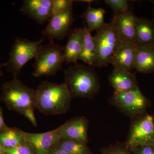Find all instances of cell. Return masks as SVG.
Here are the masks:
<instances>
[{
  "mask_svg": "<svg viewBox=\"0 0 154 154\" xmlns=\"http://www.w3.org/2000/svg\"><path fill=\"white\" fill-rule=\"evenodd\" d=\"M36 91V108L42 113L60 115L69 109L72 98L64 83L58 84L44 81Z\"/></svg>",
  "mask_w": 154,
  "mask_h": 154,
  "instance_id": "cell-1",
  "label": "cell"
},
{
  "mask_svg": "<svg viewBox=\"0 0 154 154\" xmlns=\"http://www.w3.org/2000/svg\"><path fill=\"white\" fill-rule=\"evenodd\" d=\"M64 75L72 98L93 99L100 91L99 77L91 66L74 64L64 69Z\"/></svg>",
  "mask_w": 154,
  "mask_h": 154,
  "instance_id": "cell-2",
  "label": "cell"
},
{
  "mask_svg": "<svg viewBox=\"0 0 154 154\" xmlns=\"http://www.w3.org/2000/svg\"><path fill=\"white\" fill-rule=\"evenodd\" d=\"M1 89V100L9 110L22 114L28 108H36V90L26 85L18 77L5 82Z\"/></svg>",
  "mask_w": 154,
  "mask_h": 154,
  "instance_id": "cell-3",
  "label": "cell"
},
{
  "mask_svg": "<svg viewBox=\"0 0 154 154\" xmlns=\"http://www.w3.org/2000/svg\"><path fill=\"white\" fill-rule=\"evenodd\" d=\"M63 47L55 44L53 39L38 47L33 65L32 75L35 77L53 76L62 68Z\"/></svg>",
  "mask_w": 154,
  "mask_h": 154,
  "instance_id": "cell-4",
  "label": "cell"
},
{
  "mask_svg": "<svg viewBox=\"0 0 154 154\" xmlns=\"http://www.w3.org/2000/svg\"><path fill=\"white\" fill-rule=\"evenodd\" d=\"M46 39L43 37L38 41H31L18 37L12 46L8 61L4 63V66L14 76L18 77L25 64L34 58L39 45Z\"/></svg>",
  "mask_w": 154,
  "mask_h": 154,
  "instance_id": "cell-5",
  "label": "cell"
},
{
  "mask_svg": "<svg viewBox=\"0 0 154 154\" xmlns=\"http://www.w3.org/2000/svg\"><path fill=\"white\" fill-rule=\"evenodd\" d=\"M94 37L96 52L94 66L103 67L107 66L110 63L111 58L119 42L113 19L97 31Z\"/></svg>",
  "mask_w": 154,
  "mask_h": 154,
  "instance_id": "cell-6",
  "label": "cell"
},
{
  "mask_svg": "<svg viewBox=\"0 0 154 154\" xmlns=\"http://www.w3.org/2000/svg\"><path fill=\"white\" fill-rule=\"evenodd\" d=\"M110 102L132 119L146 113L149 105L148 99L139 87L126 92H114L110 99Z\"/></svg>",
  "mask_w": 154,
  "mask_h": 154,
  "instance_id": "cell-7",
  "label": "cell"
},
{
  "mask_svg": "<svg viewBox=\"0 0 154 154\" xmlns=\"http://www.w3.org/2000/svg\"><path fill=\"white\" fill-rule=\"evenodd\" d=\"M154 144V115L145 113L133 119L124 145L128 150Z\"/></svg>",
  "mask_w": 154,
  "mask_h": 154,
  "instance_id": "cell-8",
  "label": "cell"
},
{
  "mask_svg": "<svg viewBox=\"0 0 154 154\" xmlns=\"http://www.w3.org/2000/svg\"><path fill=\"white\" fill-rule=\"evenodd\" d=\"M73 21L72 5L64 12L53 15L41 33L47 39L62 40L68 35Z\"/></svg>",
  "mask_w": 154,
  "mask_h": 154,
  "instance_id": "cell-9",
  "label": "cell"
},
{
  "mask_svg": "<svg viewBox=\"0 0 154 154\" xmlns=\"http://www.w3.org/2000/svg\"><path fill=\"white\" fill-rule=\"evenodd\" d=\"M89 123V120L85 116H77L66 121L56 131L60 139L87 144Z\"/></svg>",
  "mask_w": 154,
  "mask_h": 154,
  "instance_id": "cell-10",
  "label": "cell"
},
{
  "mask_svg": "<svg viewBox=\"0 0 154 154\" xmlns=\"http://www.w3.org/2000/svg\"><path fill=\"white\" fill-rule=\"evenodd\" d=\"M137 48L133 42L119 41L110 60L113 69L131 72Z\"/></svg>",
  "mask_w": 154,
  "mask_h": 154,
  "instance_id": "cell-11",
  "label": "cell"
},
{
  "mask_svg": "<svg viewBox=\"0 0 154 154\" xmlns=\"http://www.w3.org/2000/svg\"><path fill=\"white\" fill-rule=\"evenodd\" d=\"M20 11L38 24H43L53 15L52 0H25Z\"/></svg>",
  "mask_w": 154,
  "mask_h": 154,
  "instance_id": "cell-12",
  "label": "cell"
},
{
  "mask_svg": "<svg viewBox=\"0 0 154 154\" xmlns=\"http://www.w3.org/2000/svg\"><path fill=\"white\" fill-rule=\"evenodd\" d=\"M112 19L119 41L134 43L138 17L129 10L122 14L113 15Z\"/></svg>",
  "mask_w": 154,
  "mask_h": 154,
  "instance_id": "cell-13",
  "label": "cell"
},
{
  "mask_svg": "<svg viewBox=\"0 0 154 154\" xmlns=\"http://www.w3.org/2000/svg\"><path fill=\"white\" fill-rule=\"evenodd\" d=\"M25 136L36 154H49L60 139L55 129L42 133L25 132Z\"/></svg>",
  "mask_w": 154,
  "mask_h": 154,
  "instance_id": "cell-14",
  "label": "cell"
},
{
  "mask_svg": "<svg viewBox=\"0 0 154 154\" xmlns=\"http://www.w3.org/2000/svg\"><path fill=\"white\" fill-rule=\"evenodd\" d=\"M68 36V40L66 45L63 47V63H77L83 49L82 28L71 30Z\"/></svg>",
  "mask_w": 154,
  "mask_h": 154,
  "instance_id": "cell-15",
  "label": "cell"
},
{
  "mask_svg": "<svg viewBox=\"0 0 154 154\" xmlns=\"http://www.w3.org/2000/svg\"><path fill=\"white\" fill-rule=\"evenodd\" d=\"M108 79L110 85L117 93L131 91L138 87L137 80L131 72L113 69Z\"/></svg>",
  "mask_w": 154,
  "mask_h": 154,
  "instance_id": "cell-16",
  "label": "cell"
},
{
  "mask_svg": "<svg viewBox=\"0 0 154 154\" xmlns=\"http://www.w3.org/2000/svg\"><path fill=\"white\" fill-rule=\"evenodd\" d=\"M134 43L137 48L154 45L153 20L138 18Z\"/></svg>",
  "mask_w": 154,
  "mask_h": 154,
  "instance_id": "cell-17",
  "label": "cell"
},
{
  "mask_svg": "<svg viewBox=\"0 0 154 154\" xmlns=\"http://www.w3.org/2000/svg\"><path fill=\"white\" fill-rule=\"evenodd\" d=\"M134 69L142 73L154 72V45L138 48Z\"/></svg>",
  "mask_w": 154,
  "mask_h": 154,
  "instance_id": "cell-18",
  "label": "cell"
},
{
  "mask_svg": "<svg viewBox=\"0 0 154 154\" xmlns=\"http://www.w3.org/2000/svg\"><path fill=\"white\" fill-rule=\"evenodd\" d=\"M106 14L105 10L102 8H92L91 3L87 10L82 15L81 18L84 19L87 23V28L91 32L98 31L102 29L105 24L104 16Z\"/></svg>",
  "mask_w": 154,
  "mask_h": 154,
  "instance_id": "cell-19",
  "label": "cell"
},
{
  "mask_svg": "<svg viewBox=\"0 0 154 154\" xmlns=\"http://www.w3.org/2000/svg\"><path fill=\"white\" fill-rule=\"evenodd\" d=\"M25 132L17 128H9L0 132V142L5 149L16 147L25 143Z\"/></svg>",
  "mask_w": 154,
  "mask_h": 154,
  "instance_id": "cell-20",
  "label": "cell"
},
{
  "mask_svg": "<svg viewBox=\"0 0 154 154\" xmlns=\"http://www.w3.org/2000/svg\"><path fill=\"white\" fill-rule=\"evenodd\" d=\"M83 47L82 53L79 57V60H81L88 64L89 66H94L96 59L95 44L94 36L87 26L84 25L82 28Z\"/></svg>",
  "mask_w": 154,
  "mask_h": 154,
  "instance_id": "cell-21",
  "label": "cell"
},
{
  "mask_svg": "<svg viewBox=\"0 0 154 154\" xmlns=\"http://www.w3.org/2000/svg\"><path fill=\"white\" fill-rule=\"evenodd\" d=\"M56 146L67 154H93L87 144L77 141L60 139Z\"/></svg>",
  "mask_w": 154,
  "mask_h": 154,
  "instance_id": "cell-22",
  "label": "cell"
},
{
  "mask_svg": "<svg viewBox=\"0 0 154 154\" xmlns=\"http://www.w3.org/2000/svg\"><path fill=\"white\" fill-rule=\"evenodd\" d=\"M105 2L112 9L114 15L129 11V4L126 0H105Z\"/></svg>",
  "mask_w": 154,
  "mask_h": 154,
  "instance_id": "cell-23",
  "label": "cell"
},
{
  "mask_svg": "<svg viewBox=\"0 0 154 154\" xmlns=\"http://www.w3.org/2000/svg\"><path fill=\"white\" fill-rule=\"evenodd\" d=\"M5 153L7 154H36L34 149L27 141L16 147L5 149Z\"/></svg>",
  "mask_w": 154,
  "mask_h": 154,
  "instance_id": "cell-24",
  "label": "cell"
},
{
  "mask_svg": "<svg viewBox=\"0 0 154 154\" xmlns=\"http://www.w3.org/2000/svg\"><path fill=\"white\" fill-rule=\"evenodd\" d=\"M102 154H131L124 144L110 145L100 149Z\"/></svg>",
  "mask_w": 154,
  "mask_h": 154,
  "instance_id": "cell-25",
  "label": "cell"
},
{
  "mask_svg": "<svg viewBox=\"0 0 154 154\" xmlns=\"http://www.w3.org/2000/svg\"><path fill=\"white\" fill-rule=\"evenodd\" d=\"M53 15L62 13L73 5L72 0H52Z\"/></svg>",
  "mask_w": 154,
  "mask_h": 154,
  "instance_id": "cell-26",
  "label": "cell"
},
{
  "mask_svg": "<svg viewBox=\"0 0 154 154\" xmlns=\"http://www.w3.org/2000/svg\"><path fill=\"white\" fill-rule=\"evenodd\" d=\"M129 150L131 154H154L153 145L139 146Z\"/></svg>",
  "mask_w": 154,
  "mask_h": 154,
  "instance_id": "cell-27",
  "label": "cell"
},
{
  "mask_svg": "<svg viewBox=\"0 0 154 154\" xmlns=\"http://www.w3.org/2000/svg\"><path fill=\"white\" fill-rule=\"evenodd\" d=\"M34 109V108H28L24 110L22 115L24 116L28 119L33 126L36 127L37 126V123L34 112H33Z\"/></svg>",
  "mask_w": 154,
  "mask_h": 154,
  "instance_id": "cell-28",
  "label": "cell"
},
{
  "mask_svg": "<svg viewBox=\"0 0 154 154\" xmlns=\"http://www.w3.org/2000/svg\"><path fill=\"white\" fill-rule=\"evenodd\" d=\"M8 127L7 126V125L5 123V121H4L2 110L1 107H0V132L5 130Z\"/></svg>",
  "mask_w": 154,
  "mask_h": 154,
  "instance_id": "cell-29",
  "label": "cell"
},
{
  "mask_svg": "<svg viewBox=\"0 0 154 154\" xmlns=\"http://www.w3.org/2000/svg\"><path fill=\"white\" fill-rule=\"evenodd\" d=\"M49 154H67L61 149L59 148L56 145L54 146L51 149V150Z\"/></svg>",
  "mask_w": 154,
  "mask_h": 154,
  "instance_id": "cell-30",
  "label": "cell"
},
{
  "mask_svg": "<svg viewBox=\"0 0 154 154\" xmlns=\"http://www.w3.org/2000/svg\"><path fill=\"white\" fill-rule=\"evenodd\" d=\"M5 148L3 147L2 145L0 142V154H3L5 153Z\"/></svg>",
  "mask_w": 154,
  "mask_h": 154,
  "instance_id": "cell-31",
  "label": "cell"
},
{
  "mask_svg": "<svg viewBox=\"0 0 154 154\" xmlns=\"http://www.w3.org/2000/svg\"><path fill=\"white\" fill-rule=\"evenodd\" d=\"M3 66H4V63L1 64L0 63V76L2 77H3V73L2 69V67Z\"/></svg>",
  "mask_w": 154,
  "mask_h": 154,
  "instance_id": "cell-32",
  "label": "cell"
},
{
  "mask_svg": "<svg viewBox=\"0 0 154 154\" xmlns=\"http://www.w3.org/2000/svg\"><path fill=\"white\" fill-rule=\"evenodd\" d=\"M153 3H154V2H153ZM153 21H154V10H153Z\"/></svg>",
  "mask_w": 154,
  "mask_h": 154,
  "instance_id": "cell-33",
  "label": "cell"
},
{
  "mask_svg": "<svg viewBox=\"0 0 154 154\" xmlns=\"http://www.w3.org/2000/svg\"><path fill=\"white\" fill-rule=\"evenodd\" d=\"M6 154V153H4V154Z\"/></svg>",
  "mask_w": 154,
  "mask_h": 154,
  "instance_id": "cell-34",
  "label": "cell"
},
{
  "mask_svg": "<svg viewBox=\"0 0 154 154\" xmlns=\"http://www.w3.org/2000/svg\"><path fill=\"white\" fill-rule=\"evenodd\" d=\"M153 146H154V144L153 145Z\"/></svg>",
  "mask_w": 154,
  "mask_h": 154,
  "instance_id": "cell-35",
  "label": "cell"
}]
</instances>
